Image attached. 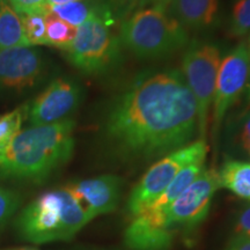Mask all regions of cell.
<instances>
[{
  "label": "cell",
  "instance_id": "ac0fdd59",
  "mask_svg": "<svg viewBox=\"0 0 250 250\" xmlns=\"http://www.w3.org/2000/svg\"><path fill=\"white\" fill-rule=\"evenodd\" d=\"M46 13L45 40L46 45L66 50L77 35V27L71 26L54 14Z\"/></svg>",
  "mask_w": 250,
  "mask_h": 250
},
{
  "label": "cell",
  "instance_id": "7c38bea8",
  "mask_svg": "<svg viewBox=\"0 0 250 250\" xmlns=\"http://www.w3.org/2000/svg\"><path fill=\"white\" fill-rule=\"evenodd\" d=\"M122 179L116 175H101L73 182L65 188L79 203L88 220L116 210L120 203Z\"/></svg>",
  "mask_w": 250,
  "mask_h": 250
},
{
  "label": "cell",
  "instance_id": "ffe728a7",
  "mask_svg": "<svg viewBox=\"0 0 250 250\" xmlns=\"http://www.w3.org/2000/svg\"><path fill=\"white\" fill-rule=\"evenodd\" d=\"M26 116L27 107L18 108L11 112L0 115V148L21 130Z\"/></svg>",
  "mask_w": 250,
  "mask_h": 250
},
{
  "label": "cell",
  "instance_id": "8fae6325",
  "mask_svg": "<svg viewBox=\"0 0 250 250\" xmlns=\"http://www.w3.org/2000/svg\"><path fill=\"white\" fill-rule=\"evenodd\" d=\"M44 72V61L33 46L0 50V95L21 94L35 87Z\"/></svg>",
  "mask_w": 250,
  "mask_h": 250
},
{
  "label": "cell",
  "instance_id": "7a4b0ae2",
  "mask_svg": "<svg viewBox=\"0 0 250 250\" xmlns=\"http://www.w3.org/2000/svg\"><path fill=\"white\" fill-rule=\"evenodd\" d=\"M76 122L64 120L21 129L0 148V173L40 182L70 160Z\"/></svg>",
  "mask_w": 250,
  "mask_h": 250
},
{
  "label": "cell",
  "instance_id": "d4e9b609",
  "mask_svg": "<svg viewBox=\"0 0 250 250\" xmlns=\"http://www.w3.org/2000/svg\"><path fill=\"white\" fill-rule=\"evenodd\" d=\"M7 1L18 14L44 12L46 8V0H7Z\"/></svg>",
  "mask_w": 250,
  "mask_h": 250
},
{
  "label": "cell",
  "instance_id": "d6986e66",
  "mask_svg": "<svg viewBox=\"0 0 250 250\" xmlns=\"http://www.w3.org/2000/svg\"><path fill=\"white\" fill-rule=\"evenodd\" d=\"M22 22L24 37L29 46L46 45L45 28L46 13L44 12H34V13L19 14Z\"/></svg>",
  "mask_w": 250,
  "mask_h": 250
},
{
  "label": "cell",
  "instance_id": "603a6c76",
  "mask_svg": "<svg viewBox=\"0 0 250 250\" xmlns=\"http://www.w3.org/2000/svg\"><path fill=\"white\" fill-rule=\"evenodd\" d=\"M19 197L14 192L0 188V226L17 211Z\"/></svg>",
  "mask_w": 250,
  "mask_h": 250
},
{
  "label": "cell",
  "instance_id": "8992f818",
  "mask_svg": "<svg viewBox=\"0 0 250 250\" xmlns=\"http://www.w3.org/2000/svg\"><path fill=\"white\" fill-rule=\"evenodd\" d=\"M208 151V147L205 140L198 139L168 153L151 166L130 193L127 199L129 213L136 217L146 210L173 182L183 168L196 161L205 160Z\"/></svg>",
  "mask_w": 250,
  "mask_h": 250
},
{
  "label": "cell",
  "instance_id": "e0dca14e",
  "mask_svg": "<svg viewBox=\"0 0 250 250\" xmlns=\"http://www.w3.org/2000/svg\"><path fill=\"white\" fill-rule=\"evenodd\" d=\"M220 188L250 201V165L239 160H227L218 171Z\"/></svg>",
  "mask_w": 250,
  "mask_h": 250
},
{
  "label": "cell",
  "instance_id": "484cf974",
  "mask_svg": "<svg viewBox=\"0 0 250 250\" xmlns=\"http://www.w3.org/2000/svg\"><path fill=\"white\" fill-rule=\"evenodd\" d=\"M235 236L250 240V205L243 208L235 220Z\"/></svg>",
  "mask_w": 250,
  "mask_h": 250
},
{
  "label": "cell",
  "instance_id": "cb8c5ba5",
  "mask_svg": "<svg viewBox=\"0 0 250 250\" xmlns=\"http://www.w3.org/2000/svg\"><path fill=\"white\" fill-rule=\"evenodd\" d=\"M236 142L242 151L250 154V111L243 115L236 125Z\"/></svg>",
  "mask_w": 250,
  "mask_h": 250
},
{
  "label": "cell",
  "instance_id": "2e32d148",
  "mask_svg": "<svg viewBox=\"0 0 250 250\" xmlns=\"http://www.w3.org/2000/svg\"><path fill=\"white\" fill-rule=\"evenodd\" d=\"M29 46L21 18L7 0H0V50Z\"/></svg>",
  "mask_w": 250,
  "mask_h": 250
},
{
  "label": "cell",
  "instance_id": "ba28073f",
  "mask_svg": "<svg viewBox=\"0 0 250 250\" xmlns=\"http://www.w3.org/2000/svg\"><path fill=\"white\" fill-rule=\"evenodd\" d=\"M218 189H220L218 171L205 168L165 212L168 229L176 236L181 230H190L198 226L208 217Z\"/></svg>",
  "mask_w": 250,
  "mask_h": 250
},
{
  "label": "cell",
  "instance_id": "52a82bcc",
  "mask_svg": "<svg viewBox=\"0 0 250 250\" xmlns=\"http://www.w3.org/2000/svg\"><path fill=\"white\" fill-rule=\"evenodd\" d=\"M220 50L213 44L195 43L182 58V76L197 103L198 134L205 138L210 124V111L220 67Z\"/></svg>",
  "mask_w": 250,
  "mask_h": 250
},
{
  "label": "cell",
  "instance_id": "4316f807",
  "mask_svg": "<svg viewBox=\"0 0 250 250\" xmlns=\"http://www.w3.org/2000/svg\"><path fill=\"white\" fill-rule=\"evenodd\" d=\"M225 250H250V240L235 236Z\"/></svg>",
  "mask_w": 250,
  "mask_h": 250
},
{
  "label": "cell",
  "instance_id": "5b68a950",
  "mask_svg": "<svg viewBox=\"0 0 250 250\" xmlns=\"http://www.w3.org/2000/svg\"><path fill=\"white\" fill-rule=\"evenodd\" d=\"M114 23V15L107 12L78 27L73 42L64 50L67 61L86 74H101L114 67L120 61L122 48Z\"/></svg>",
  "mask_w": 250,
  "mask_h": 250
},
{
  "label": "cell",
  "instance_id": "f1b7e54d",
  "mask_svg": "<svg viewBox=\"0 0 250 250\" xmlns=\"http://www.w3.org/2000/svg\"><path fill=\"white\" fill-rule=\"evenodd\" d=\"M247 92H248V99L250 100V76H249L248 83H247Z\"/></svg>",
  "mask_w": 250,
  "mask_h": 250
},
{
  "label": "cell",
  "instance_id": "5bb4252c",
  "mask_svg": "<svg viewBox=\"0 0 250 250\" xmlns=\"http://www.w3.org/2000/svg\"><path fill=\"white\" fill-rule=\"evenodd\" d=\"M204 164L205 160L196 161L191 165L187 166L186 168H183L179 175L173 180V182L166 188L165 191L146 210H144L142 213L147 215L148 218L154 219V220L155 219L158 221L161 220V223L166 224L165 212L171 205V203L202 174V171L205 169Z\"/></svg>",
  "mask_w": 250,
  "mask_h": 250
},
{
  "label": "cell",
  "instance_id": "4fadbf2b",
  "mask_svg": "<svg viewBox=\"0 0 250 250\" xmlns=\"http://www.w3.org/2000/svg\"><path fill=\"white\" fill-rule=\"evenodd\" d=\"M171 17L186 29L210 27L218 14V0H171Z\"/></svg>",
  "mask_w": 250,
  "mask_h": 250
},
{
  "label": "cell",
  "instance_id": "7402d4cb",
  "mask_svg": "<svg viewBox=\"0 0 250 250\" xmlns=\"http://www.w3.org/2000/svg\"><path fill=\"white\" fill-rule=\"evenodd\" d=\"M147 0H105L115 19L124 21L137 11L142 9Z\"/></svg>",
  "mask_w": 250,
  "mask_h": 250
},
{
  "label": "cell",
  "instance_id": "9c48e42d",
  "mask_svg": "<svg viewBox=\"0 0 250 250\" xmlns=\"http://www.w3.org/2000/svg\"><path fill=\"white\" fill-rule=\"evenodd\" d=\"M250 76V57L246 44H239L220 62L212 103V137L218 138L224 118L241 96Z\"/></svg>",
  "mask_w": 250,
  "mask_h": 250
},
{
  "label": "cell",
  "instance_id": "f546056e",
  "mask_svg": "<svg viewBox=\"0 0 250 250\" xmlns=\"http://www.w3.org/2000/svg\"><path fill=\"white\" fill-rule=\"evenodd\" d=\"M247 49H248V52H249V57H250V37H249V42H248V46H247Z\"/></svg>",
  "mask_w": 250,
  "mask_h": 250
},
{
  "label": "cell",
  "instance_id": "9a60e30c",
  "mask_svg": "<svg viewBox=\"0 0 250 250\" xmlns=\"http://www.w3.org/2000/svg\"><path fill=\"white\" fill-rule=\"evenodd\" d=\"M45 12L54 14L73 27H79L94 17L111 12L107 2L100 0H80L66 4L52 5L45 8Z\"/></svg>",
  "mask_w": 250,
  "mask_h": 250
},
{
  "label": "cell",
  "instance_id": "3957f363",
  "mask_svg": "<svg viewBox=\"0 0 250 250\" xmlns=\"http://www.w3.org/2000/svg\"><path fill=\"white\" fill-rule=\"evenodd\" d=\"M89 223L79 203L66 189L41 195L18 219L21 236L33 243L70 240Z\"/></svg>",
  "mask_w": 250,
  "mask_h": 250
},
{
  "label": "cell",
  "instance_id": "44dd1931",
  "mask_svg": "<svg viewBox=\"0 0 250 250\" xmlns=\"http://www.w3.org/2000/svg\"><path fill=\"white\" fill-rule=\"evenodd\" d=\"M230 35L245 36L250 31V0H235L229 22Z\"/></svg>",
  "mask_w": 250,
  "mask_h": 250
},
{
  "label": "cell",
  "instance_id": "4dcf8cb0",
  "mask_svg": "<svg viewBox=\"0 0 250 250\" xmlns=\"http://www.w3.org/2000/svg\"><path fill=\"white\" fill-rule=\"evenodd\" d=\"M17 250H35V249H30V248H22V249H17Z\"/></svg>",
  "mask_w": 250,
  "mask_h": 250
},
{
  "label": "cell",
  "instance_id": "277c9868",
  "mask_svg": "<svg viewBox=\"0 0 250 250\" xmlns=\"http://www.w3.org/2000/svg\"><path fill=\"white\" fill-rule=\"evenodd\" d=\"M122 45L139 58L164 57L182 49L188 31L161 6L142 8L122 21Z\"/></svg>",
  "mask_w": 250,
  "mask_h": 250
},
{
  "label": "cell",
  "instance_id": "30bf717a",
  "mask_svg": "<svg viewBox=\"0 0 250 250\" xmlns=\"http://www.w3.org/2000/svg\"><path fill=\"white\" fill-rule=\"evenodd\" d=\"M80 86L74 81L58 78L27 105L30 126L49 125L67 120L81 101Z\"/></svg>",
  "mask_w": 250,
  "mask_h": 250
},
{
  "label": "cell",
  "instance_id": "6da1fadb",
  "mask_svg": "<svg viewBox=\"0 0 250 250\" xmlns=\"http://www.w3.org/2000/svg\"><path fill=\"white\" fill-rule=\"evenodd\" d=\"M105 132L127 154L153 158L188 145L198 133L197 103L181 71L155 73L122 94Z\"/></svg>",
  "mask_w": 250,
  "mask_h": 250
},
{
  "label": "cell",
  "instance_id": "83f0119b",
  "mask_svg": "<svg viewBox=\"0 0 250 250\" xmlns=\"http://www.w3.org/2000/svg\"><path fill=\"white\" fill-rule=\"evenodd\" d=\"M72 1H80V0H46V7L52 5L66 4V2H72Z\"/></svg>",
  "mask_w": 250,
  "mask_h": 250
}]
</instances>
